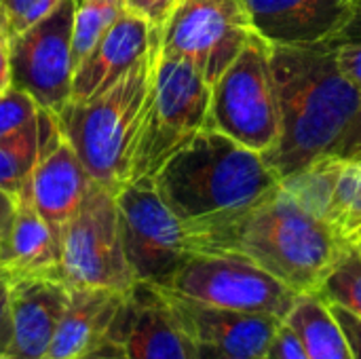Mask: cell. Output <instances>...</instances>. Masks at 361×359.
<instances>
[{"label":"cell","instance_id":"1","mask_svg":"<svg viewBox=\"0 0 361 359\" xmlns=\"http://www.w3.org/2000/svg\"><path fill=\"white\" fill-rule=\"evenodd\" d=\"M271 70L279 138L262 159L281 182L334 154L361 110V95L338 68L336 47L330 42L271 47Z\"/></svg>","mask_w":361,"mask_h":359},{"label":"cell","instance_id":"2","mask_svg":"<svg viewBox=\"0 0 361 359\" xmlns=\"http://www.w3.org/2000/svg\"><path fill=\"white\" fill-rule=\"evenodd\" d=\"M190 252L237 254L296 294L319 290L347 239L330 222L302 207L279 182V188L252 209L188 233Z\"/></svg>","mask_w":361,"mask_h":359},{"label":"cell","instance_id":"3","mask_svg":"<svg viewBox=\"0 0 361 359\" xmlns=\"http://www.w3.org/2000/svg\"><path fill=\"white\" fill-rule=\"evenodd\" d=\"M152 182L188 233L231 220L279 188L260 152L209 127L176 152Z\"/></svg>","mask_w":361,"mask_h":359},{"label":"cell","instance_id":"4","mask_svg":"<svg viewBox=\"0 0 361 359\" xmlns=\"http://www.w3.org/2000/svg\"><path fill=\"white\" fill-rule=\"evenodd\" d=\"M159 44L127 76L89 102H68L55 114L61 138L82 161L93 182L118 190L144 121Z\"/></svg>","mask_w":361,"mask_h":359},{"label":"cell","instance_id":"5","mask_svg":"<svg viewBox=\"0 0 361 359\" xmlns=\"http://www.w3.org/2000/svg\"><path fill=\"white\" fill-rule=\"evenodd\" d=\"M209 99L212 85L195 66L157 53L148 104L135 138L127 182L154 180L159 169L207 127Z\"/></svg>","mask_w":361,"mask_h":359},{"label":"cell","instance_id":"6","mask_svg":"<svg viewBox=\"0 0 361 359\" xmlns=\"http://www.w3.org/2000/svg\"><path fill=\"white\" fill-rule=\"evenodd\" d=\"M207 127L260 154L271 152L277 144L279 104L271 47L258 34L212 85Z\"/></svg>","mask_w":361,"mask_h":359},{"label":"cell","instance_id":"7","mask_svg":"<svg viewBox=\"0 0 361 359\" xmlns=\"http://www.w3.org/2000/svg\"><path fill=\"white\" fill-rule=\"evenodd\" d=\"M59 273L70 288L127 292L135 279L125 258L116 190L93 182L76 214L59 231Z\"/></svg>","mask_w":361,"mask_h":359},{"label":"cell","instance_id":"8","mask_svg":"<svg viewBox=\"0 0 361 359\" xmlns=\"http://www.w3.org/2000/svg\"><path fill=\"white\" fill-rule=\"evenodd\" d=\"M159 288L178 296L286 320L298 294L252 260L224 252H190L176 273Z\"/></svg>","mask_w":361,"mask_h":359},{"label":"cell","instance_id":"9","mask_svg":"<svg viewBox=\"0 0 361 359\" xmlns=\"http://www.w3.org/2000/svg\"><path fill=\"white\" fill-rule=\"evenodd\" d=\"M116 207L135 284L163 286L190 254L184 222L165 205L150 178L125 182L116 190Z\"/></svg>","mask_w":361,"mask_h":359},{"label":"cell","instance_id":"10","mask_svg":"<svg viewBox=\"0 0 361 359\" xmlns=\"http://www.w3.org/2000/svg\"><path fill=\"white\" fill-rule=\"evenodd\" d=\"M252 36L241 0H180L161 30L159 53L188 61L214 85Z\"/></svg>","mask_w":361,"mask_h":359},{"label":"cell","instance_id":"11","mask_svg":"<svg viewBox=\"0 0 361 359\" xmlns=\"http://www.w3.org/2000/svg\"><path fill=\"white\" fill-rule=\"evenodd\" d=\"M76 0L11 36V87L30 93L42 110L59 112L72 99V23Z\"/></svg>","mask_w":361,"mask_h":359},{"label":"cell","instance_id":"12","mask_svg":"<svg viewBox=\"0 0 361 359\" xmlns=\"http://www.w3.org/2000/svg\"><path fill=\"white\" fill-rule=\"evenodd\" d=\"M104 345L121 359H199L161 288L140 281L123 294Z\"/></svg>","mask_w":361,"mask_h":359},{"label":"cell","instance_id":"13","mask_svg":"<svg viewBox=\"0 0 361 359\" xmlns=\"http://www.w3.org/2000/svg\"><path fill=\"white\" fill-rule=\"evenodd\" d=\"M161 292L165 294L182 330L192 339L195 345L228 355L267 358L269 347L283 322L264 313H243L203 305L178 296L165 288H161Z\"/></svg>","mask_w":361,"mask_h":359},{"label":"cell","instance_id":"14","mask_svg":"<svg viewBox=\"0 0 361 359\" xmlns=\"http://www.w3.org/2000/svg\"><path fill=\"white\" fill-rule=\"evenodd\" d=\"M254 34L271 47L334 42L347 28L355 0H241Z\"/></svg>","mask_w":361,"mask_h":359},{"label":"cell","instance_id":"15","mask_svg":"<svg viewBox=\"0 0 361 359\" xmlns=\"http://www.w3.org/2000/svg\"><path fill=\"white\" fill-rule=\"evenodd\" d=\"M91 184L93 178L72 146L61 138L55 114L47 110L42 150L30 180L25 182V190L38 214L57 235L76 214Z\"/></svg>","mask_w":361,"mask_h":359},{"label":"cell","instance_id":"16","mask_svg":"<svg viewBox=\"0 0 361 359\" xmlns=\"http://www.w3.org/2000/svg\"><path fill=\"white\" fill-rule=\"evenodd\" d=\"M161 32L133 11H125L102 36L93 51L76 66L72 102H89L127 76L159 44Z\"/></svg>","mask_w":361,"mask_h":359},{"label":"cell","instance_id":"17","mask_svg":"<svg viewBox=\"0 0 361 359\" xmlns=\"http://www.w3.org/2000/svg\"><path fill=\"white\" fill-rule=\"evenodd\" d=\"M6 281L11 345L4 358L42 359L68 309L70 286L59 277H17Z\"/></svg>","mask_w":361,"mask_h":359},{"label":"cell","instance_id":"18","mask_svg":"<svg viewBox=\"0 0 361 359\" xmlns=\"http://www.w3.org/2000/svg\"><path fill=\"white\" fill-rule=\"evenodd\" d=\"M59 235L34 207L25 186L17 195V207L8 229L0 237V271L6 279L59 277Z\"/></svg>","mask_w":361,"mask_h":359},{"label":"cell","instance_id":"19","mask_svg":"<svg viewBox=\"0 0 361 359\" xmlns=\"http://www.w3.org/2000/svg\"><path fill=\"white\" fill-rule=\"evenodd\" d=\"M123 294L97 288H70L68 309L42 359H76L97 349L106 339Z\"/></svg>","mask_w":361,"mask_h":359},{"label":"cell","instance_id":"20","mask_svg":"<svg viewBox=\"0 0 361 359\" xmlns=\"http://www.w3.org/2000/svg\"><path fill=\"white\" fill-rule=\"evenodd\" d=\"M283 322L298 336L309 359H355L338 317L319 294H298Z\"/></svg>","mask_w":361,"mask_h":359},{"label":"cell","instance_id":"21","mask_svg":"<svg viewBox=\"0 0 361 359\" xmlns=\"http://www.w3.org/2000/svg\"><path fill=\"white\" fill-rule=\"evenodd\" d=\"M44 127L47 110H40V116L34 125L0 140V190H6L15 197L21 193L40 157Z\"/></svg>","mask_w":361,"mask_h":359},{"label":"cell","instance_id":"22","mask_svg":"<svg viewBox=\"0 0 361 359\" xmlns=\"http://www.w3.org/2000/svg\"><path fill=\"white\" fill-rule=\"evenodd\" d=\"M345 167V161L336 157H326L307 169L281 180V186L309 212L326 220L330 201L334 197L341 171Z\"/></svg>","mask_w":361,"mask_h":359},{"label":"cell","instance_id":"23","mask_svg":"<svg viewBox=\"0 0 361 359\" xmlns=\"http://www.w3.org/2000/svg\"><path fill=\"white\" fill-rule=\"evenodd\" d=\"M125 11V0H76L72 23L74 66H78L93 51V47L102 40V36L116 23V19Z\"/></svg>","mask_w":361,"mask_h":359},{"label":"cell","instance_id":"24","mask_svg":"<svg viewBox=\"0 0 361 359\" xmlns=\"http://www.w3.org/2000/svg\"><path fill=\"white\" fill-rule=\"evenodd\" d=\"M315 294L361 320V243H347Z\"/></svg>","mask_w":361,"mask_h":359},{"label":"cell","instance_id":"25","mask_svg":"<svg viewBox=\"0 0 361 359\" xmlns=\"http://www.w3.org/2000/svg\"><path fill=\"white\" fill-rule=\"evenodd\" d=\"M40 110L42 108L30 93L17 87H8L0 95V140L11 138L34 125L40 116Z\"/></svg>","mask_w":361,"mask_h":359},{"label":"cell","instance_id":"26","mask_svg":"<svg viewBox=\"0 0 361 359\" xmlns=\"http://www.w3.org/2000/svg\"><path fill=\"white\" fill-rule=\"evenodd\" d=\"M63 0H0V8L6 17L11 36H15L44 19Z\"/></svg>","mask_w":361,"mask_h":359},{"label":"cell","instance_id":"27","mask_svg":"<svg viewBox=\"0 0 361 359\" xmlns=\"http://www.w3.org/2000/svg\"><path fill=\"white\" fill-rule=\"evenodd\" d=\"M125 4L129 11L144 17L152 30L161 32L169 21V17L173 15L180 0H125Z\"/></svg>","mask_w":361,"mask_h":359},{"label":"cell","instance_id":"28","mask_svg":"<svg viewBox=\"0 0 361 359\" xmlns=\"http://www.w3.org/2000/svg\"><path fill=\"white\" fill-rule=\"evenodd\" d=\"M267 358L309 359L307 358V353H305V349H302V345H300V341H298V336L292 332V328H290L286 322H281V326H279V330H277V334H275V339H273V343H271V347H269Z\"/></svg>","mask_w":361,"mask_h":359},{"label":"cell","instance_id":"29","mask_svg":"<svg viewBox=\"0 0 361 359\" xmlns=\"http://www.w3.org/2000/svg\"><path fill=\"white\" fill-rule=\"evenodd\" d=\"M336 47V61L343 74L353 83L361 95V42H341Z\"/></svg>","mask_w":361,"mask_h":359},{"label":"cell","instance_id":"30","mask_svg":"<svg viewBox=\"0 0 361 359\" xmlns=\"http://www.w3.org/2000/svg\"><path fill=\"white\" fill-rule=\"evenodd\" d=\"M357 154H361V110L355 114V118L351 121L349 129L345 131V135H343V140L336 146L332 157H336L341 161H351Z\"/></svg>","mask_w":361,"mask_h":359},{"label":"cell","instance_id":"31","mask_svg":"<svg viewBox=\"0 0 361 359\" xmlns=\"http://www.w3.org/2000/svg\"><path fill=\"white\" fill-rule=\"evenodd\" d=\"M11 87V32L0 8V95Z\"/></svg>","mask_w":361,"mask_h":359},{"label":"cell","instance_id":"32","mask_svg":"<svg viewBox=\"0 0 361 359\" xmlns=\"http://www.w3.org/2000/svg\"><path fill=\"white\" fill-rule=\"evenodd\" d=\"M11 345V307H8V281L0 277V355Z\"/></svg>","mask_w":361,"mask_h":359},{"label":"cell","instance_id":"33","mask_svg":"<svg viewBox=\"0 0 361 359\" xmlns=\"http://www.w3.org/2000/svg\"><path fill=\"white\" fill-rule=\"evenodd\" d=\"M332 311L338 317V322H341V326H343V330H345V334H347V339L351 343L355 359H361V320H357L355 315H351L347 311H343V309H338V307H332Z\"/></svg>","mask_w":361,"mask_h":359},{"label":"cell","instance_id":"34","mask_svg":"<svg viewBox=\"0 0 361 359\" xmlns=\"http://www.w3.org/2000/svg\"><path fill=\"white\" fill-rule=\"evenodd\" d=\"M360 163V161H357ZM343 237L351 243H361V182L357 195L353 199V205L347 214V220L343 224Z\"/></svg>","mask_w":361,"mask_h":359},{"label":"cell","instance_id":"35","mask_svg":"<svg viewBox=\"0 0 361 359\" xmlns=\"http://www.w3.org/2000/svg\"><path fill=\"white\" fill-rule=\"evenodd\" d=\"M341 42H361V0H355L353 4V15L347 23V28L343 30V34L330 42V44H341Z\"/></svg>","mask_w":361,"mask_h":359},{"label":"cell","instance_id":"36","mask_svg":"<svg viewBox=\"0 0 361 359\" xmlns=\"http://www.w3.org/2000/svg\"><path fill=\"white\" fill-rule=\"evenodd\" d=\"M15 207H17V197L6 190H0V237L4 235V231L11 224Z\"/></svg>","mask_w":361,"mask_h":359},{"label":"cell","instance_id":"37","mask_svg":"<svg viewBox=\"0 0 361 359\" xmlns=\"http://www.w3.org/2000/svg\"><path fill=\"white\" fill-rule=\"evenodd\" d=\"M197 353H199V359H269L247 358V355H228V353H222V351H216V349H209V347H199V345H197Z\"/></svg>","mask_w":361,"mask_h":359},{"label":"cell","instance_id":"38","mask_svg":"<svg viewBox=\"0 0 361 359\" xmlns=\"http://www.w3.org/2000/svg\"><path fill=\"white\" fill-rule=\"evenodd\" d=\"M76 359H121L110 347H106L104 343L97 347V349H93V351H89L87 355H82V358H76Z\"/></svg>","mask_w":361,"mask_h":359},{"label":"cell","instance_id":"39","mask_svg":"<svg viewBox=\"0 0 361 359\" xmlns=\"http://www.w3.org/2000/svg\"><path fill=\"white\" fill-rule=\"evenodd\" d=\"M351 161H360L361 163V154H357V157H355V159H351Z\"/></svg>","mask_w":361,"mask_h":359},{"label":"cell","instance_id":"40","mask_svg":"<svg viewBox=\"0 0 361 359\" xmlns=\"http://www.w3.org/2000/svg\"><path fill=\"white\" fill-rule=\"evenodd\" d=\"M0 359H8V358H4V355H0Z\"/></svg>","mask_w":361,"mask_h":359},{"label":"cell","instance_id":"41","mask_svg":"<svg viewBox=\"0 0 361 359\" xmlns=\"http://www.w3.org/2000/svg\"><path fill=\"white\" fill-rule=\"evenodd\" d=\"M0 277H4V275H2V271H0Z\"/></svg>","mask_w":361,"mask_h":359}]
</instances>
